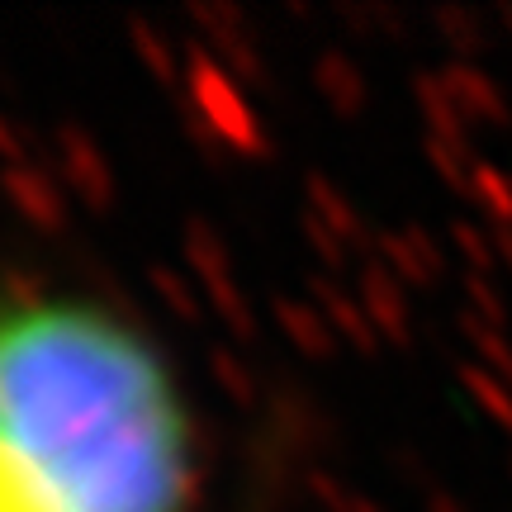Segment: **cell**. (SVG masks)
<instances>
[{
  "instance_id": "cell-1",
  "label": "cell",
  "mask_w": 512,
  "mask_h": 512,
  "mask_svg": "<svg viewBox=\"0 0 512 512\" xmlns=\"http://www.w3.org/2000/svg\"><path fill=\"white\" fill-rule=\"evenodd\" d=\"M162 361L91 304H0V512H181Z\"/></svg>"
},
{
  "instance_id": "cell-2",
  "label": "cell",
  "mask_w": 512,
  "mask_h": 512,
  "mask_svg": "<svg viewBox=\"0 0 512 512\" xmlns=\"http://www.w3.org/2000/svg\"><path fill=\"white\" fill-rule=\"evenodd\" d=\"M479 185H484V200L494 204V214H498L503 223H508V219H512V181L484 166V171H479Z\"/></svg>"
},
{
  "instance_id": "cell-3",
  "label": "cell",
  "mask_w": 512,
  "mask_h": 512,
  "mask_svg": "<svg viewBox=\"0 0 512 512\" xmlns=\"http://www.w3.org/2000/svg\"><path fill=\"white\" fill-rule=\"evenodd\" d=\"M503 252H508V261H512V233H503Z\"/></svg>"
}]
</instances>
